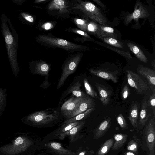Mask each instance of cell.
<instances>
[{
  "instance_id": "b9f144b4",
  "label": "cell",
  "mask_w": 155,
  "mask_h": 155,
  "mask_svg": "<svg viewBox=\"0 0 155 155\" xmlns=\"http://www.w3.org/2000/svg\"><path fill=\"white\" fill-rule=\"evenodd\" d=\"M54 27V24L52 22H45L41 26V27L42 29L46 30H50L53 28Z\"/></svg>"
},
{
  "instance_id": "484cf974",
  "label": "cell",
  "mask_w": 155,
  "mask_h": 155,
  "mask_svg": "<svg viewBox=\"0 0 155 155\" xmlns=\"http://www.w3.org/2000/svg\"><path fill=\"white\" fill-rule=\"evenodd\" d=\"M140 143L139 140L134 135L132 138L129 140L127 146V149L128 151L137 153L140 145Z\"/></svg>"
},
{
  "instance_id": "f546056e",
  "label": "cell",
  "mask_w": 155,
  "mask_h": 155,
  "mask_svg": "<svg viewBox=\"0 0 155 155\" xmlns=\"http://www.w3.org/2000/svg\"><path fill=\"white\" fill-rule=\"evenodd\" d=\"M80 122L77 121L68 124H63L54 133V135L58 136L60 134L64 133L77 125Z\"/></svg>"
},
{
  "instance_id": "74e56055",
  "label": "cell",
  "mask_w": 155,
  "mask_h": 155,
  "mask_svg": "<svg viewBox=\"0 0 155 155\" xmlns=\"http://www.w3.org/2000/svg\"><path fill=\"white\" fill-rule=\"evenodd\" d=\"M149 102L150 106L153 110V117L155 116V93L153 94L150 95L149 98Z\"/></svg>"
},
{
  "instance_id": "9c48e42d",
  "label": "cell",
  "mask_w": 155,
  "mask_h": 155,
  "mask_svg": "<svg viewBox=\"0 0 155 155\" xmlns=\"http://www.w3.org/2000/svg\"><path fill=\"white\" fill-rule=\"evenodd\" d=\"M25 118L26 121L34 124H44L53 120L55 117L52 114H49L44 111H40L32 113Z\"/></svg>"
},
{
  "instance_id": "52a82bcc",
  "label": "cell",
  "mask_w": 155,
  "mask_h": 155,
  "mask_svg": "<svg viewBox=\"0 0 155 155\" xmlns=\"http://www.w3.org/2000/svg\"><path fill=\"white\" fill-rule=\"evenodd\" d=\"M71 2L65 0H53L51 1L47 5V10L48 12H55V14L62 15L69 14Z\"/></svg>"
},
{
  "instance_id": "e575fe53",
  "label": "cell",
  "mask_w": 155,
  "mask_h": 155,
  "mask_svg": "<svg viewBox=\"0 0 155 155\" xmlns=\"http://www.w3.org/2000/svg\"><path fill=\"white\" fill-rule=\"evenodd\" d=\"M99 26L94 22H88L87 31L91 33L96 35L99 29Z\"/></svg>"
},
{
  "instance_id": "603a6c76",
  "label": "cell",
  "mask_w": 155,
  "mask_h": 155,
  "mask_svg": "<svg viewBox=\"0 0 155 155\" xmlns=\"http://www.w3.org/2000/svg\"><path fill=\"white\" fill-rule=\"evenodd\" d=\"M138 109L137 105H133L130 110L128 118L132 126L135 128H138Z\"/></svg>"
},
{
  "instance_id": "f35d334b",
  "label": "cell",
  "mask_w": 155,
  "mask_h": 155,
  "mask_svg": "<svg viewBox=\"0 0 155 155\" xmlns=\"http://www.w3.org/2000/svg\"><path fill=\"white\" fill-rule=\"evenodd\" d=\"M21 15L22 17L27 21L32 23L34 21V18L31 15L25 12H21Z\"/></svg>"
},
{
  "instance_id": "8d00e7d4",
  "label": "cell",
  "mask_w": 155,
  "mask_h": 155,
  "mask_svg": "<svg viewBox=\"0 0 155 155\" xmlns=\"http://www.w3.org/2000/svg\"><path fill=\"white\" fill-rule=\"evenodd\" d=\"M107 47L110 49L114 51L117 52V53L120 54L123 56H124L125 57L129 59H130L132 58V57L131 54L128 52H126L124 51H121L120 50H118V49H115V48H113L110 47Z\"/></svg>"
},
{
  "instance_id": "277c9868",
  "label": "cell",
  "mask_w": 155,
  "mask_h": 155,
  "mask_svg": "<svg viewBox=\"0 0 155 155\" xmlns=\"http://www.w3.org/2000/svg\"><path fill=\"white\" fill-rule=\"evenodd\" d=\"M83 53L81 51L78 52L66 58L64 63L61 75L59 81L58 89L63 85L68 76L76 70L82 58Z\"/></svg>"
},
{
  "instance_id": "f6af8a7d",
  "label": "cell",
  "mask_w": 155,
  "mask_h": 155,
  "mask_svg": "<svg viewBox=\"0 0 155 155\" xmlns=\"http://www.w3.org/2000/svg\"><path fill=\"white\" fill-rule=\"evenodd\" d=\"M93 1L95 2L96 3H97L98 4L101 6L104 7V5L100 0H94Z\"/></svg>"
},
{
  "instance_id": "4316f807",
  "label": "cell",
  "mask_w": 155,
  "mask_h": 155,
  "mask_svg": "<svg viewBox=\"0 0 155 155\" xmlns=\"http://www.w3.org/2000/svg\"><path fill=\"white\" fill-rule=\"evenodd\" d=\"M94 110V109L93 108L89 109L84 112L79 114L74 117L66 120L64 122L63 124L79 121V120L86 117Z\"/></svg>"
},
{
  "instance_id": "ac0fdd59",
  "label": "cell",
  "mask_w": 155,
  "mask_h": 155,
  "mask_svg": "<svg viewBox=\"0 0 155 155\" xmlns=\"http://www.w3.org/2000/svg\"><path fill=\"white\" fill-rule=\"evenodd\" d=\"M89 70L90 73L94 75L104 79L111 80L114 83L117 82V77L113 72L93 69H90Z\"/></svg>"
},
{
  "instance_id": "4fadbf2b",
  "label": "cell",
  "mask_w": 155,
  "mask_h": 155,
  "mask_svg": "<svg viewBox=\"0 0 155 155\" xmlns=\"http://www.w3.org/2000/svg\"><path fill=\"white\" fill-rule=\"evenodd\" d=\"M85 123V121L79 122L77 125L69 130L59 135L58 137L60 139L62 140L66 136H68L71 142L76 140L79 135V133Z\"/></svg>"
},
{
  "instance_id": "3957f363",
  "label": "cell",
  "mask_w": 155,
  "mask_h": 155,
  "mask_svg": "<svg viewBox=\"0 0 155 155\" xmlns=\"http://www.w3.org/2000/svg\"><path fill=\"white\" fill-rule=\"evenodd\" d=\"M71 10H77L83 13L87 17L101 25L107 21L100 9L93 3L81 0H76L71 2Z\"/></svg>"
},
{
  "instance_id": "8992f818",
  "label": "cell",
  "mask_w": 155,
  "mask_h": 155,
  "mask_svg": "<svg viewBox=\"0 0 155 155\" xmlns=\"http://www.w3.org/2000/svg\"><path fill=\"white\" fill-rule=\"evenodd\" d=\"M32 144L31 140L21 136L17 138L12 144L3 147V151L8 154H15L24 151Z\"/></svg>"
},
{
  "instance_id": "ee69618b",
  "label": "cell",
  "mask_w": 155,
  "mask_h": 155,
  "mask_svg": "<svg viewBox=\"0 0 155 155\" xmlns=\"http://www.w3.org/2000/svg\"><path fill=\"white\" fill-rule=\"evenodd\" d=\"M136 153L134 152L128 151L126 152L124 155H137Z\"/></svg>"
},
{
  "instance_id": "83f0119b",
  "label": "cell",
  "mask_w": 155,
  "mask_h": 155,
  "mask_svg": "<svg viewBox=\"0 0 155 155\" xmlns=\"http://www.w3.org/2000/svg\"><path fill=\"white\" fill-rule=\"evenodd\" d=\"M6 89L0 88V116L5 110L6 106Z\"/></svg>"
},
{
  "instance_id": "ffe728a7",
  "label": "cell",
  "mask_w": 155,
  "mask_h": 155,
  "mask_svg": "<svg viewBox=\"0 0 155 155\" xmlns=\"http://www.w3.org/2000/svg\"><path fill=\"white\" fill-rule=\"evenodd\" d=\"M96 35L100 38L106 37L114 38L115 37L114 29L112 28L103 25L99 26Z\"/></svg>"
},
{
  "instance_id": "7402d4cb",
  "label": "cell",
  "mask_w": 155,
  "mask_h": 155,
  "mask_svg": "<svg viewBox=\"0 0 155 155\" xmlns=\"http://www.w3.org/2000/svg\"><path fill=\"white\" fill-rule=\"evenodd\" d=\"M128 136L126 134L119 133L114 135L115 142L112 147L113 150H117L121 148L127 141Z\"/></svg>"
},
{
  "instance_id": "7c38bea8",
  "label": "cell",
  "mask_w": 155,
  "mask_h": 155,
  "mask_svg": "<svg viewBox=\"0 0 155 155\" xmlns=\"http://www.w3.org/2000/svg\"><path fill=\"white\" fill-rule=\"evenodd\" d=\"M94 101L91 97L86 96L84 98L74 111L68 118H70L84 112L89 109L93 108Z\"/></svg>"
},
{
  "instance_id": "836d02e7",
  "label": "cell",
  "mask_w": 155,
  "mask_h": 155,
  "mask_svg": "<svg viewBox=\"0 0 155 155\" xmlns=\"http://www.w3.org/2000/svg\"><path fill=\"white\" fill-rule=\"evenodd\" d=\"M66 31L68 32H72L78 34L82 37L86 38V39H90L91 38L87 33L84 31H82L77 28H72L70 27L67 29Z\"/></svg>"
},
{
  "instance_id": "f1b7e54d",
  "label": "cell",
  "mask_w": 155,
  "mask_h": 155,
  "mask_svg": "<svg viewBox=\"0 0 155 155\" xmlns=\"http://www.w3.org/2000/svg\"><path fill=\"white\" fill-rule=\"evenodd\" d=\"M114 140L110 139L106 140L102 145L97 153V155H104L107 153L112 147Z\"/></svg>"
},
{
  "instance_id": "7a4b0ae2",
  "label": "cell",
  "mask_w": 155,
  "mask_h": 155,
  "mask_svg": "<svg viewBox=\"0 0 155 155\" xmlns=\"http://www.w3.org/2000/svg\"><path fill=\"white\" fill-rule=\"evenodd\" d=\"M35 39L37 42L42 45L49 48H61L69 53L81 51L87 48L85 46L58 38L50 33L39 35Z\"/></svg>"
},
{
  "instance_id": "d6a6232c",
  "label": "cell",
  "mask_w": 155,
  "mask_h": 155,
  "mask_svg": "<svg viewBox=\"0 0 155 155\" xmlns=\"http://www.w3.org/2000/svg\"><path fill=\"white\" fill-rule=\"evenodd\" d=\"M73 20L74 23L79 29L85 32L87 31L88 22L86 20L75 18Z\"/></svg>"
},
{
  "instance_id": "5b68a950",
  "label": "cell",
  "mask_w": 155,
  "mask_h": 155,
  "mask_svg": "<svg viewBox=\"0 0 155 155\" xmlns=\"http://www.w3.org/2000/svg\"><path fill=\"white\" fill-rule=\"evenodd\" d=\"M126 72L128 84L134 88L138 94H143L148 90L147 83L138 74L130 70H127Z\"/></svg>"
},
{
  "instance_id": "d4e9b609",
  "label": "cell",
  "mask_w": 155,
  "mask_h": 155,
  "mask_svg": "<svg viewBox=\"0 0 155 155\" xmlns=\"http://www.w3.org/2000/svg\"><path fill=\"white\" fill-rule=\"evenodd\" d=\"M81 86V83L79 81L76 82L68 91L66 95L72 93L77 97L84 98L85 97L87 96L80 89Z\"/></svg>"
},
{
  "instance_id": "8fae6325",
  "label": "cell",
  "mask_w": 155,
  "mask_h": 155,
  "mask_svg": "<svg viewBox=\"0 0 155 155\" xmlns=\"http://www.w3.org/2000/svg\"><path fill=\"white\" fill-rule=\"evenodd\" d=\"M83 98L73 97L67 100L61 107V114L68 118L74 111Z\"/></svg>"
},
{
  "instance_id": "5bb4252c",
  "label": "cell",
  "mask_w": 155,
  "mask_h": 155,
  "mask_svg": "<svg viewBox=\"0 0 155 155\" xmlns=\"http://www.w3.org/2000/svg\"><path fill=\"white\" fill-rule=\"evenodd\" d=\"M137 72L144 77L151 86L152 90H155V72L154 71L148 68L140 66L137 69Z\"/></svg>"
},
{
  "instance_id": "60d3db41",
  "label": "cell",
  "mask_w": 155,
  "mask_h": 155,
  "mask_svg": "<svg viewBox=\"0 0 155 155\" xmlns=\"http://www.w3.org/2000/svg\"><path fill=\"white\" fill-rule=\"evenodd\" d=\"M76 153V155H93L94 151L93 150H83L79 149Z\"/></svg>"
},
{
  "instance_id": "30bf717a",
  "label": "cell",
  "mask_w": 155,
  "mask_h": 155,
  "mask_svg": "<svg viewBox=\"0 0 155 155\" xmlns=\"http://www.w3.org/2000/svg\"><path fill=\"white\" fill-rule=\"evenodd\" d=\"M149 16L148 12L141 3L137 2L135 4L134 10L130 14H128L125 17L124 21L126 25L128 24L133 20L137 21L140 18H145Z\"/></svg>"
},
{
  "instance_id": "d6986e66",
  "label": "cell",
  "mask_w": 155,
  "mask_h": 155,
  "mask_svg": "<svg viewBox=\"0 0 155 155\" xmlns=\"http://www.w3.org/2000/svg\"><path fill=\"white\" fill-rule=\"evenodd\" d=\"M110 124V118L104 120L95 130L94 138L98 139L102 137L109 129Z\"/></svg>"
},
{
  "instance_id": "e0dca14e",
  "label": "cell",
  "mask_w": 155,
  "mask_h": 155,
  "mask_svg": "<svg viewBox=\"0 0 155 155\" xmlns=\"http://www.w3.org/2000/svg\"><path fill=\"white\" fill-rule=\"evenodd\" d=\"M31 63L34 65L35 73L42 75H48L50 70V67L45 61L39 60L33 61Z\"/></svg>"
},
{
  "instance_id": "2e32d148",
  "label": "cell",
  "mask_w": 155,
  "mask_h": 155,
  "mask_svg": "<svg viewBox=\"0 0 155 155\" xmlns=\"http://www.w3.org/2000/svg\"><path fill=\"white\" fill-rule=\"evenodd\" d=\"M47 146L53 151L59 155H76V153L65 148L61 144L55 142H50Z\"/></svg>"
},
{
  "instance_id": "6da1fadb",
  "label": "cell",
  "mask_w": 155,
  "mask_h": 155,
  "mask_svg": "<svg viewBox=\"0 0 155 155\" xmlns=\"http://www.w3.org/2000/svg\"><path fill=\"white\" fill-rule=\"evenodd\" d=\"M1 28L5 43L9 62L13 73L16 77L20 71L17 60L18 37L9 18L5 14L1 17Z\"/></svg>"
},
{
  "instance_id": "4dcf8cb0",
  "label": "cell",
  "mask_w": 155,
  "mask_h": 155,
  "mask_svg": "<svg viewBox=\"0 0 155 155\" xmlns=\"http://www.w3.org/2000/svg\"><path fill=\"white\" fill-rule=\"evenodd\" d=\"M84 83L87 93L94 98H98L97 93L94 89L86 79H84Z\"/></svg>"
},
{
  "instance_id": "7bdbcfd3",
  "label": "cell",
  "mask_w": 155,
  "mask_h": 155,
  "mask_svg": "<svg viewBox=\"0 0 155 155\" xmlns=\"http://www.w3.org/2000/svg\"><path fill=\"white\" fill-rule=\"evenodd\" d=\"M12 2L15 3H16L19 5H21L24 2V0H13Z\"/></svg>"
},
{
  "instance_id": "9a60e30c",
  "label": "cell",
  "mask_w": 155,
  "mask_h": 155,
  "mask_svg": "<svg viewBox=\"0 0 155 155\" xmlns=\"http://www.w3.org/2000/svg\"><path fill=\"white\" fill-rule=\"evenodd\" d=\"M96 86L98 91L100 100L104 105H107L110 101V91L106 87L100 84L96 83Z\"/></svg>"
},
{
  "instance_id": "ab89813d",
  "label": "cell",
  "mask_w": 155,
  "mask_h": 155,
  "mask_svg": "<svg viewBox=\"0 0 155 155\" xmlns=\"http://www.w3.org/2000/svg\"><path fill=\"white\" fill-rule=\"evenodd\" d=\"M129 91L128 86L127 84L125 85L123 88L121 92V97L123 100L126 99L128 97Z\"/></svg>"
},
{
  "instance_id": "1f68e13d",
  "label": "cell",
  "mask_w": 155,
  "mask_h": 155,
  "mask_svg": "<svg viewBox=\"0 0 155 155\" xmlns=\"http://www.w3.org/2000/svg\"><path fill=\"white\" fill-rule=\"evenodd\" d=\"M105 42L113 46L123 48V43L111 37H106L101 38Z\"/></svg>"
},
{
  "instance_id": "ba28073f",
  "label": "cell",
  "mask_w": 155,
  "mask_h": 155,
  "mask_svg": "<svg viewBox=\"0 0 155 155\" xmlns=\"http://www.w3.org/2000/svg\"><path fill=\"white\" fill-rule=\"evenodd\" d=\"M145 137L149 155H154L155 145V121L153 117L149 120L146 127Z\"/></svg>"
},
{
  "instance_id": "bcb514c9",
  "label": "cell",
  "mask_w": 155,
  "mask_h": 155,
  "mask_svg": "<svg viewBox=\"0 0 155 155\" xmlns=\"http://www.w3.org/2000/svg\"><path fill=\"white\" fill-rule=\"evenodd\" d=\"M47 0H36L34 2V3H38L41 2H44Z\"/></svg>"
},
{
  "instance_id": "cb8c5ba5",
  "label": "cell",
  "mask_w": 155,
  "mask_h": 155,
  "mask_svg": "<svg viewBox=\"0 0 155 155\" xmlns=\"http://www.w3.org/2000/svg\"><path fill=\"white\" fill-rule=\"evenodd\" d=\"M148 103L147 101L143 102L142 105L140 115L139 124L142 126L144 125L150 115L148 111Z\"/></svg>"
},
{
  "instance_id": "44dd1931",
  "label": "cell",
  "mask_w": 155,
  "mask_h": 155,
  "mask_svg": "<svg viewBox=\"0 0 155 155\" xmlns=\"http://www.w3.org/2000/svg\"><path fill=\"white\" fill-rule=\"evenodd\" d=\"M127 45L130 50L138 59L145 63L148 62L146 56L138 47L134 44L130 42L127 43Z\"/></svg>"
},
{
  "instance_id": "d590c367",
  "label": "cell",
  "mask_w": 155,
  "mask_h": 155,
  "mask_svg": "<svg viewBox=\"0 0 155 155\" xmlns=\"http://www.w3.org/2000/svg\"><path fill=\"white\" fill-rule=\"evenodd\" d=\"M118 123L120 127L124 129L128 128L127 124L125 119L122 114H119L116 117Z\"/></svg>"
}]
</instances>
